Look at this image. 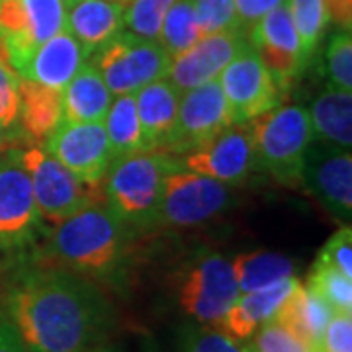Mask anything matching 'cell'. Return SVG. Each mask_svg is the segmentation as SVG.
Masks as SVG:
<instances>
[{"label": "cell", "instance_id": "1", "mask_svg": "<svg viewBox=\"0 0 352 352\" xmlns=\"http://www.w3.org/2000/svg\"><path fill=\"white\" fill-rule=\"evenodd\" d=\"M8 325L30 352H85L110 323V305L88 280L57 266L14 278L4 300Z\"/></svg>", "mask_w": 352, "mask_h": 352}, {"label": "cell", "instance_id": "2", "mask_svg": "<svg viewBox=\"0 0 352 352\" xmlns=\"http://www.w3.org/2000/svg\"><path fill=\"white\" fill-rule=\"evenodd\" d=\"M127 223L104 201L90 204L53 227L45 245V266L78 274H110L126 249Z\"/></svg>", "mask_w": 352, "mask_h": 352}, {"label": "cell", "instance_id": "3", "mask_svg": "<svg viewBox=\"0 0 352 352\" xmlns=\"http://www.w3.org/2000/svg\"><path fill=\"white\" fill-rule=\"evenodd\" d=\"M182 168L164 151H141L113 163L106 173V204L127 226L153 227L164 180Z\"/></svg>", "mask_w": 352, "mask_h": 352}, {"label": "cell", "instance_id": "4", "mask_svg": "<svg viewBox=\"0 0 352 352\" xmlns=\"http://www.w3.org/2000/svg\"><path fill=\"white\" fill-rule=\"evenodd\" d=\"M245 126L251 131L254 163L280 184H300L303 159L314 141L307 110L296 104L276 106Z\"/></svg>", "mask_w": 352, "mask_h": 352}, {"label": "cell", "instance_id": "5", "mask_svg": "<svg viewBox=\"0 0 352 352\" xmlns=\"http://www.w3.org/2000/svg\"><path fill=\"white\" fill-rule=\"evenodd\" d=\"M20 159L32 182L41 223L57 227L90 204L98 201V186L82 182L59 161H55L43 145L20 149Z\"/></svg>", "mask_w": 352, "mask_h": 352}, {"label": "cell", "instance_id": "6", "mask_svg": "<svg viewBox=\"0 0 352 352\" xmlns=\"http://www.w3.org/2000/svg\"><path fill=\"white\" fill-rule=\"evenodd\" d=\"M170 61L159 41L120 32L94 53L92 65L113 96H122L135 94L149 82L166 78Z\"/></svg>", "mask_w": 352, "mask_h": 352}, {"label": "cell", "instance_id": "7", "mask_svg": "<svg viewBox=\"0 0 352 352\" xmlns=\"http://www.w3.org/2000/svg\"><path fill=\"white\" fill-rule=\"evenodd\" d=\"M231 188L210 176L178 168L164 180L153 227L186 229L210 221L231 206Z\"/></svg>", "mask_w": 352, "mask_h": 352}, {"label": "cell", "instance_id": "8", "mask_svg": "<svg viewBox=\"0 0 352 352\" xmlns=\"http://www.w3.org/2000/svg\"><path fill=\"white\" fill-rule=\"evenodd\" d=\"M239 294L231 263L219 252H204L182 274L178 303L184 314L201 325L219 327Z\"/></svg>", "mask_w": 352, "mask_h": 352}, {"label": "cell", "instance_id": "9", "mask_svg": "<svg viewBox=\"0 0 352 352\" xmlns=\"http://www.w3.org/2000/svg\"><path fill=\"white\" fill-rule=\"evenodd\" d=\"M67 28L63 0H0V39L16 73L43 41Z\"/></svg>", "mask_w": 352, "mask_h": 352}, {"label": "cell", "instance_id": "10", "mask_svg": "<svg viewBox=\"0 0 352 352\" xmlns=\"http://www.w3.org/2000/svg\"><path fill=\"white\" fill-rule=\"evenodd\" d=\"M233 126H245L280 102V88L249 41L217 76Z\"/></svg>", "mask_w": 352, "mask_h": 352}, {"label": "cell", "instance_id": "11", "mask_svg": "<svg viewBox=\"0 0 352 352\" xmlns=\"http://www.w3.org/2000/svg\"><path fill=\"white\" fill-rule=\"evenodd\" d=\"M41 226L20 149L12 147L0 157V251L24 249L34 243Z\"/></svg>", "mask_w": 352, "mask_h": 352}, {"label": "cell", "instance_id": "12", "mask_svg": "<svg viewBox=\"0 0 352 352\" xmlns=\"http://www.w3.org/2000/svg\"><path fill=\"white\" fill-rule=\"evenodd\" d=\"M233 126L219 80L182 92L175 127L164 141V153H192Z\"/></svg>", "mask_w": 352, "mask_h": 352}, {"label": "cell", "instance_id": "13", "mask_svg": "<svg viewBox=\"0 0 352 352\" xmlns=\"http://www.w3.org/2000/svg\"><path fill=\"white\" fill-rule=\"evenodd\" d=\"M307 192L340 226L352 217V157L351 151L329 143L309 145L302 166V180Z\"/></svg>", "mask_w": 352, "mask_h": 352}, {"label": "cell", "instance_id": "14", "mask_svg": "<svg viewBox=\"0 0 352 352\" xmlns=\"http://www.w3.org/2000/svg\"><path fill=\"white\" fill-rule=\"evenodd\" d=\"M41 145L55 161L92 186H100L108 168L112 166L110 143L102 122H61Z\"/></svg>", "mask_w": 352, "mask_h": 352}, {"label": "cell", "instance_id": "15", "mask_svg": "<svg viewBox=\"0 0 352 352\" xmlns=\"http://www.w3.org/2000/svg\"><path fill=\"white\" fill-rule=\"evenodd\" d=\"M247 41L256 51L268 73L272 75L280 92L286 90L289 82L305 69L302 61L300 38L289 18L286 2H282L252 25Z\"/></svg>", "mask_w": 352, "mask_h": 352}, {"label": "cell", "instance_id": "16", "mask_svg": "<svg viewBox=\"0 0 352 352\" xmlns=\"http://www.w3.org/2000/svg\"><path fill=\"white\" fill-rule=\"evenodd\" d=\"M254 147L249 126H229L184 159V168L210 176L227 186L243 184L254 168Z\"/></svg>", "mask_w": 352, "mask_h": 352}, {"label": "cell", "instance_id": "17", "mask_svg": "<svg viewBox=\"0 0 352 352\" xmlns=\"http://www.w3.org/2000/svg\"><path fill=\"white\" fill-rule=\"evenodd\" d=\"M247 43V38L239 30H227L200 38L190 50L180 53L170 61L166 78L180 92L198 88L210 80H215L231 59Z\"/></svg>", "mask_w": 352, "mask_h": 352}, {"label": "cell", "instance_id": "18", "mask_svg": "<svg viewBox=\"0 0 352 352\" xmlns=\"http://www.w3.org/2000/svg\"><path fill=\"white\" fill-rule=\"evenodd\" d=\"M87 53L76 38L65 28L53 38L43 41L38 50L30 55V59L20 69V78L38 82L41 87L63 90L71 78L85 65Z\"/></svg>", "mask_w": 352, "mask_h": 352}, {"label": "cell", "instance_id": "19", "mask_svg": "<svg viewBox=\"0 0 352 352\" xmlns=\"http://www.w3.org/2000/svg\"><path fill=\"white\" fill-rule=\"evenodd\" d=\"M298 284H300L298 278L289 276L263 289L239 294V298L223 315L219 331H223L233 340L251 339L256 329L276 315L282 303L288 300V296Z\"/></svg>", "mask_w": 352, "mask_h": 352}, {"label": "cell", "instance_id": "20", "mask_svg": "<svg viewBox=\"0 0 352 352\" xmlns=\"http://www.w3.org/2000/svg\"><path fill=\"white\" fill-rule=\"evenodd\" d=\"M133 96L145 151H161L175 127L182 92L168 78H159L138 90Z\"/></svg>", "mask_w": 352, "mask_h": 352}, {"label": "cell", "instance_id": "21", "mask_svg": "<svg viewBox=\"0 0 352 352\" xmlns=\"http://www.w3.org/2000/svg\"><path fill=\"white\" fill-rule=\"evenodd\" d=\"M113 94L106 87L98 69L85 63L71 82L61 90V122L96 124L104 122Z\"/></svg>", "mask_w": 352, "mask_h": 352}, {"label": "cell", "instance_id": "22", "mask_svg": "<svg viewBox=\"0 0 352 352\" xmlns=\"http://www.w3.org/2000/svg\"><path fill=\"white\" fill-rule=\"evenodd\" d=\"M67 30L90 57L122 32V4L116 0H80L67 12Z\"/></svg>", "mask_w": 352, "mask_h": 352}, {"label": "cell", "instance_id": "23", "mask_svg": "<svg viewBox=\"0 0 352 352\" xmlns=\"http://www.w3.org/2000/svg\"><path fill=\"white\" fill-rule=\"evenodd\" d=\"M333 314L335 311L327 302H323L314 289H309L300 282L272 319H276L289 331H294L317 352L321 335Z\"/></svg>", "mask_w": 352, "mask_h": 352}, {"label": "cell", "instance_id": "24", "mask_svg": "<svg viewBox=\"0 0 352 352\" xmlns=\"http://www.w3.org/2000/svg\"><path fill=\"white\" fill-rule=\"evenodd\" d=\"M309 113L314 138L333 147L351 151L352 92L329 87L315 98Z\"/></svg>", "mask_w": 352, "mask_h": 352}, {"label": "cell", "instance_id": "25", "mask_svg": "<svg viewBox=\"0 0 352 352\" xmlns=\"http://www.w3.org/2000/svg\"><path fill=\"white\" fill-rule=\"evenodd\" d=\"M18 120L25 135L41 145L61 124V92L20 78Z\"/></svg>", "mask_w": 352, "mask_h": 352}, {"label": "cell", "instance_id": "26", "mask_svg": "<svg viewBox=\"0 0 352 352\" xmlns=\"http://www.w3.org/2000/svg\"><path fill=\"white\" fill-rule=\"evenodd\" d=\"M102 124H104L108 143H110L112 164L126 159V157H131L135 153L145 151L133 94L116 96V100H112L110 104Z\"/></svg>", "mask_w": 352, "mask_h": 352}, {"label": "cell", "instance_id": "27", "mask_svg": "<svg viewBox=\"0 0 352 352\" xmlns=\"http://www.w3.org/2000/svg\"><path fill=\"white\" fill-rule=\"evenodd\" d=\"M241 294L263 289L280 280L294 276V263L272 251H252L237 254L231 263Z\"/></svg>", "mask_w": 352, "mask_h": 352}, {"label": "cell", "instance_id": "28", "mask_svg": "<svg viewBox=\"0 0 352 352\" xmlns=\"http://www.w3.org/2000/svg\"><path fill=\"white\" fill-rule=\"evenodd\" d=\"M204 38L194 12V0H175V4L164 14L159 43L170 59L190 50L196 41Z\"/></svg>", "mask_w": 352, "mask_h": 352}, {"label": "cell", "instance_id": "29", "mask_svg": "<svg viewBox=\"0 0 352 352\" xmlns=\"http://www.w3.org/2000/svg\"><path fill=\"white\" fill-rule=\"evenodd\" d=\"M289 18L300 38L303 67L311 61L319 41L323 38L329 22V12L325 0H286Z\"/></svg>", "mask_w": 352, "mask_h": 352}, {"label": "cell", "instance_id": "30", "mask_svg": "<svg viewBox=\"0 0 352 352\" xmlns=\"http://www.w3.org/2000/svg\"><path fill=\"white\" fill-rule=\"evenodd\" d=\"M305 286L314 289L323 302H327L333 311L352 314V278L342 274L339 268L323 261H315Z\"/></svg>", "mask_w": 352, "mask_h": 352}, {"label": "cell", "instance_id": "31", "mask_svg": "<svg viewBox=\"0 0 352 352\" xmlns=\"http://www.w3.org/2000/svg\"><path fill=\"white\" fill-rule=\"evenodd\" d=\"M122 4V28L138 38L159 41L164 14L175 0H124Z\"/></svg>", "mask_w": 352, "mask_h": 352}, {"label": "cell", "instance_id": "32", "mask_svg": "<svg viewBox=\"0 0 352 352\" xmlns=\"http://www.w3.org/2000/svg\"><path fill=\"white\" fill-rule=\"evenodd\" d=\"M327 75L331 87L352 92V38L351 30H339L329 39Z\"/></svg>", "mask_w": 352, "mask_h": 352}, {"label": "cell", "instance_id": "33", "mask_svg": "<svg viewBox=\"0 0 352 352\" xmlns=\"http://www.w3.org/2000/svg\"><path fill=\"white\" fill-rule=\"evenodd\" d=\"M20 108V75L14 69L6 43L0 39V127H12Z\"/></svg>", "mask_w": 352, "mask_h": 352}, {"label": "cell", "instance_id": "34", "mask_svg": "<svg viewBox=\"0 0 352 352\" xmlns=\"http://www.w3.org/2000/svg\"><path fill=\"white\" fill-rule=\"evenodd\" d=\"M194 12L201 36L227 32V30H239L235 0H194Z\"/></svg>", "mask_w": 352, "mask_h": 352}, {"label": "cell", "instance_id": "35", "mask_svg": "<svg viewBox=\"0 0 352 352\" xmlns=\"http://www.w3.org/2000/svg\"><path fill=\"white\" fill-rule=\"evenodd\" d=\"M256 352H315L307 342L276 319L263 323L254 333Z\"/></svg>", "mask_w": 352, "mask_h": 352}, {"label": "cell", "instance_id": "36", "mask_svg": "<svg viewBox=\"0 0 352 352\" xmlns=\"http://www.w3.org/2000/svg\"><path fill=\"white\" fill-rule=\"evenodd\" d=\"M317 261L331 264L335 268H339L342 274L352 278V231L349 226H342L325 243L323 251L319 252Z\"/></svg>", "mask_w": 352, "mask_h": 352}, {"label": "cell", "instance_id": "37", "mask_svg": "<svg viewBox=\"0 0 352 352\" xmlns=\"http://www.w3.org/2000/svg\"><path fill=\"white\" fill-rule=\"evenodd\" d=\"M317 352H352L351 314H333L321 335Z\"/></svg>", "mask_w": 352, "mask_h": 352}, {"label": "cell", "instance_id": "38", "mask_svg": "<svg viewBox=\"0 0 352 352\" xmlns=\"http://www.w3.org/2000/svg\"><path fill=\"white\" fill-rule=\"evenodd\" d=\"M184 352H243L241 344L219 329H200L188 340Z\"/></svg>", "mask_w": 352, "mask_h": 352}, {"label": "cell", "instance_id": "39", "mask_svg": "<svg viewBox=\"0 0 352 352\" xmlns=\"http://www.w3.org/2000/svg\"><path fill=\"white\" fill-rule=\"evenodd\" d=\"M286 0H235V14H237V24L243 36L247 38L252 25L261 18H264L270 10H274Z\"/></svg>", "mask_w": 352, "mask_h": 352}, {"label": "cell", "instance_id": "40", "mask_svg": "<svg viewBox=\"0 0 352 352\" xmlns=\"http://www.w3.org/2000/svg\"><path fill=\"white\" fill-rule=\"evenodd\" d=\"M329 22L339 25V30L352 28V0H325Z\"/></svg>", "mask_w": 352, "mask_h": 352}, {"label": "cell", "instance_id": "41", "mask_svg": "<svg viewBox=\"0 0 352 352\" xmlns=\"http://www.w3.org/2000/svg\"><path fill=\"white\" fill-rule=\"evenodd\" d=\"M0 352H30L8 323H0Z\"/></svg>", "mask_w": 352, "mask_h": 352}, {"label": "cell", "instance_id": "42", "mask_svg": "<svg viewBox=\"0 0 352 352\" xmlns=\"http://www.w3.org/2000/svg\"><path fill=\"white\" fill-rule=\"evenodd\" d=\"M12 149V139H10V133L6 127H0V157L6 151Z\"/></svg>", "mask_w": 352, "mask_h": 352}, {"label": "cell", "instance_id": "43", "mask_svg": "<svg viewBox=\"0 0 352 352\" xmlns=\"http://www.w3.org/2000/svg\"><path fill=\"white\" fill-rule=\"evenodd\" d=\"M85 352H113L110 346H102V344H96V346H92V349H88Z\"/></svg>", "mask_w": 352, "mask_h": 352}, {"label": "cell", "instance_id": "44", "mask_svg": "<svg viewBox=\"0 0 352 352\" xmlns=\"http://www.w3.org/2000/svg\"><path fill=\"white\" fill-rule=\"evenodd\" d=\"M243 349V352H256V349L252 346V344H245V346H241Z\"/></svg>", "mask_w": 352, "mask_h": 352}, {"label": "cell", "instance_id": "45", "mask_svg": "<svg viewBox=\"0 0 352 352\" xmlns=\"http://www.w3.org/2000/svg\"><path fill=\"white\" fill-rule=\"evenodd\" d=\"M65 2V6H67V8H71V6H75L76 2H80V0H63Z\"/></svg>", "mask_w": 352, "mask_h": 352}, {"label": "cell", "instance_id": "46", "mask_svg": "<svg viewBox=\"0 0 352 352\" xmlns=\"http://www.w3.org/2000/svg\"><path fill=\"white\" fill-rule=\"evenodd\" d=\"M116 2H124V0H116Z\"/></svg>", "mask_w": 352, "mask_h": 352}]
</instances>
